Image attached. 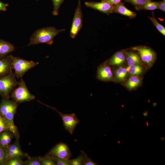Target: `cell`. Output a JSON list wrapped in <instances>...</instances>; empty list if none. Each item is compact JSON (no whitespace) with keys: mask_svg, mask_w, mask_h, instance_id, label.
<instances>
[{"mask_svg":"<svg viewBox=\"0 0 165 165\" xmlns=\"http://www.w3.org/2000/svg\"><path fill=\"white\" fill-rule=\"evenodd\" d=\"M83 25L82 14L80 0L78 1L75 11L72 26L70 30V36L72 38H75Z\"/></svg>","mask_w":165,"mask_h":165,"instance_id":"cell-8","label":"cell"},{"mask_svg":"<svg viewBox=\"0 0 165 165\" xmlns=\"http://www.w3.org/2000/svg\"><path fill=\"white\" fill-rule=\"evenodd\" d=\"M128 73L127 68L121 67L116 69L115 72L116 80L119 82L124 81L126 79Z\"/></svg>","mask_w":165,"mask_h":165,"instance_id":"cell-18","label":"cell"},{"mask_svg":"<svg viewBox=\"0 0 165 165\" xmlns=\"http://www.w3.org/2000/svg\"><path fill=\"white\" fill-rule=\"evenodd\" d=\"M125 52L129 66L136 64H142V61L137 52L134 51H125Z\"/></svg>","mask_w":165,"mask_h":165,"instance_id":"cell-16","label":"cell"},{"mask_svg":"<svg viewBox=\"0 0 165 165\" xmlns=\"http://www.w3.org/2000/svg\"><path fill=\"white\" fill-rule=\"evenodd\" d=\"M97 78L98 79L104 81H108L113 80V74L107 61L105 62L98 67Z\"/></svg>","mask_w":165,"mask_h":165,"instance_id":"cell-11","label":"cell"},{"mask_svg":"<svg viewBox=\"0 0 165 165\" xmlns=\"http://www.w3.org/2000/svg\"><path fill=\"white\" fill-rule=\"evenodd\" d=\"M15 47L12 43L4 40L0 39V59L8 56V54L13 51Z\"/></svg>","mask_w":165,"mask_h":165,"instance_id":"cell-15","label":"cell"},{"mask_svg":"<svg viewBox=\"0 0 165 165\" xmlns=\"http://www.w3.org/2000/svg\"><path fill=\"white\" fill-rule=\"evenodd\" d=\"M7 149L11 150L20 155L21 156H24V154L21 151L18 144L16 143L9 145Z\"/></svg>","mask_w":165,"mask_h":165,"instance_id":"cell-29","label":"cell"},{"mask_svg":"<svg viewBox=\"0 0 165 165\" xmlns=\"http://www.w3.org/2000/svg\"><path fill=\"white\" fill-rule=\"evenodd\" d=\"M37 1H38V0H36Z\"/></svg>","mask_w":165,"mask_h":165,"instance_id":"cell-38","label":"cell"},{"mask_svg":"<svg viewBox=\"0 0 165 165\" xmlns=\"http://www.w3.org/2000/svg\"><path fill=\"white\" fill-rule=\"evenodd\" d=\"M24 162L20 157H16L8 160L6 165H22Z\"/></svg>","mask_w":165,"mask_h":165,"instance_id":"cell-28","label":"cell"},{"mask_svg":"<svg viewBox=\"0 0 165 165\" xmlns=\"http://www.w3.org/2000/svg\"><path fill=\"white\" fill-rule=\"evenodd\" d=\"M157 9H158V6L156 2L149 0L144 5L142 9L153 10Z\"/></svg>","mask_w":165,"mask_h":165,"instance_id":"cell-25","label":"cell"},{"mask_svg":"<svg viewBox=\"0 0 165 165\" xmlns=\"http://www.w3.org/2000/svg\"><path fill=\"white\" fill-rule=\"evenodd\" d=\"M7 152L8 160L15 157H20L21 156L19 154L16 153L11 150L7 149Z\"/></svg>","mask_w":165,"mask_h":165,"instance_id":"cell-34","label":"cell"},{"mask_svg":"<svg viewBox=\"0 0 165 165\" xmlns=\"http://www.w3.org/2000/svg\"><path fill=\"white\" fill-rule=\"evenodd\" d=\"M158 6V9L165 12V0H162L160 2H156Z\"/></svg>","mask_w":165,"mask_h":165,"instance_id":"cell-35","label":"cell"},{"mask_svg":"<svg viewBox=\"0 0 165 165\" xmlns=\"http://www.w3.org/2000/svg\"><path fill=\"white\" fill-rule=\"evenodd\" d=\"M17 86L13 90L11 94V97L14 101L17 103H21L35 99V96L30 93L25 81L22 78Z\"/></svg>","mask_w":165,"mask_h":165,"instance_id":"cell-3","label":"cell"},{"mask_svg":"<svg viewBox=\"0 0 165 165\" xmlns=\"http://www.w3.org/2000/svg\"><path fill=\"white\" fill-rule=\"evenodd\" d=\"M112 13H117L129 17L130 19L134 18L137 16L136 13L128 9L125 7L124 3L122 2L114 6Z\"/></svg>","mask_w":165,"mask_h":165,"instance_id":"cell-13","label":"cell"},{"mask_svg":"<svg viewBox=\"0 0 165 165\" xmlns=\"http://www.w3.org/2000/svg\"><path fill=\"white\" fill-rule=\"evenodd\" d=\"M9 5L8 3H4L0 1V11H6L7 7Z\"/></svg>","mask_w":165,"mask_h":165,"instance_id":"cell-37","label":"cell"},{"mask_svg":"<svg viewBox=\"0 0 165 165\" xmlns=\"http://www.w3.org/2000/svg\"><path fill=\"white\" fill-rule=\"evenodd\" d=\"M64 0H52L53 5V9L52 12L53 15L55 16L58 15L60 8Z\"/></svg>","mask_w":165,"mask_h":165,"instance_id":"cell-24","label":"cell"},{"mask_svg":"<svg viewBox=\"0 0 165 165\" xmlns=\"http://www.w3.org/2000/svg\"><path fill=\"white\" fill-rule=\"evenodd\" d=\"M141 64H136L127 67L128 73L131 75H137L141 74L143 72V69Z\"/></svg>","mask_w":165,"mask_h":165,"instance_id":"cell-19","label":"cell"},{"mask_svg":"<svg viewBox=\"0 0 165 165\" xmlns=\"http://www.w3.org/2000/svg\"><path fill=\"white\" fill-rule=\"evenodd\" d=\"M85 4L87 7L97 10L108 15L112 13L114 6L107 2L102 1L100 2H86L85 3Z\"/></svg>","mask_w":165,"mask_h":165,"instance_id":"cell-10","label":"cell"},{"mask_svg":"<svg viewBox=\"0 0 165 165\" xmlns=\"http://www.w3.org/2000/svg\"><path fill=\"white\" fill-rule=\"evenodd\" d=\"M141 83V79L137 75H132L128 80L125 86L131 90L139 86Z\"/></svg>","mask_w":165,"mask_h":165,"instance_id":"cell-17","label":"cell"},{"mask_svg":"<svg viewBox=\"0 0 165 165\" xmlns=\"http://www.w3.org/2000/svg\"><path fill=\"white\" fill-rule=\"evenodd\" d=\"M122 0H102L101 1L107 2L114 6L119 4Z\"/></svg>","mask_w":165,"mask_h":165,"instance_id":"cell-36","label":"cell"},{"mask_svg":"<svg viewBox=\"0 0 165 165\" xmlns=\"http://www.w3.org/2000/svg\"><path fill=\"white\" fill-rule=\"evenodd\" d=\"M126 60L125 51H121L115 53L107 62L109 66H120L123 64Z\"/></svg>","mask_w":165,"mask_h":165,"instance_id":"cell-14","label":"cell"},{"mask_svg":"<svg viewBox=\"0 0 165 165\" xmlns=\"http://www.w3.org/2000/svg\"><path fill=\"white\" fill-rule=\"evenodd\" d=\"M18 106L17 103L6 98H3L0 104V114L4 118L9 130L16 136L18 131L13 119Z\"/></svg>","mask_w":165,"mask_h":165,"instance_id":"cell-2","label":"cell"},{"mask_svg":"<svg viewBox=\"0 0 165 165\" xmlns=\"http://www.w3.org/2000/svg\"><path fill=\"white\" fill-rule=\"evenodd\" d=\"M126 2L132 4L135 9L138 10H142L144 5L149 0H123Z\"/></svg>","mask_w":165,"mask_h":165,"instance_id":"cell-20","label":"cell"},{"mask_svg":"<svg viewBox=\"0 0 165 165\" xmlns=\"http://www.w3.org/2000/svg\"><path fill=\"white\" fill-rule=\"evenodd\" d=\"M8 161L7 149L0 145V165H6Z\"/></svg>","mask_w":165,"mask_h":165,"instance_id":"cell-22","label":"cell"},{"mask_svg":"<svg viewBox=\"0 0 165 165\" xmlns=\"http://www.w3.org/2000/svg\"><path fill=\"white\" fill-rule=\"evenodd\" d=\"M40 163L41 165H56L52 156L48 154H47L45 157L41 158Z\"/></svg>","mask_w":165,"mask_h":165,"instance_id":"cell-23","label":"cell"},{"mask_svg":"<svg viewBox=\"0 0 165 165\" xmlns=\"http://www.w3.org/2000/svg\"><path fill=\"white\" fill-rule=\"evenodd\" d=\"M157 30L163 35L165 36V28L161 24L158 22L154 17V13L153 12L152 17L148 16Z\"/></svg>","mask_w":165,"mask_h":165,"instance_id":"cell-21","label":"cell"},{"mask_svg":"<svg viewBox=\"0 0 165 165\" xmlns=\"http://www.w3.org/2000/svg\"><path fill=\"white\" fill-rule=\"evenodd\" d=\"M8 130H9V129L6 121L2 116L0 114V133L2 132Z\"/></svg>","mask_w":165,"mask_h":165,"instance_id":"cell-31","label":"cell"},{"mask_svg":"<svg viewBox=\"0 0 165 165\" xmlns=\"http://www.w3.org/2000/svg\"><path fill=\"white\" fill-rule=\"evenodd\" d=\"M12 68L10 55L0 59V77L7 75L12 71Z\"/></svg>","mask_w":165,"mask_h":165,"instance_id":"cell-12","label":"cell"},{"mask_svg":"<svg viewBox=\"0 0 165 165\" xmlns=\"http://www.w3.org/2000/svg\"><path fill=\"white\" fill-rule=\"evenodd\" d=\"M83 151H81L80 155L77 158L73 160H69L68 162L70 165H82L83 157Z\"/></svg>","mask_w":165,"mask_h":165,"instance_id":"cell-26","label":"cell"},{"mask_svg":"<svg viewBox=\"0 0 165 165\" xmlns=\"http://www.w3.org/2000/svg\"><path fill=\"white\" fill-rule=\"evenodd\" d=\"M65 30L64 29H57L54 27H48L35 31L30 39L28 46L45 43L51 45L55 37Z\"/></svg>","mask_w":165,"mask_h":165,"instance_id":"cell-1","label":"cell"},{"mask_svg":"<svg viewBox=\"0 0 165 165\" xmlns=\"http://www.w3.org/2000/svg\"><path fill=\"white\" fill-rule=\"evenodd\" d=\"M41 158H29L24 162L23 164L26 165H40Z\"/></svg>","mask_w":165,"mask_h":165,"instance_id":"cell-27","label":"cell"},{"mask_svg":"<svg viewBox=\"0 0 165 165\" xmlns=\"http://www.w3.org/2000/svg\"><path fill=\"white\" fill-rule=\"evenodd\" d=\"M48 154L67 160L70 159L72 155L68 146L64 143H60L56 145Z\"/></svg>","mask_w":165,"mask_h":165,"instance_id":"cell-9","label":"cell"},{"mask_svg":"<svg viewBox=\"0 0 165 165\" xmlns=\"http://www.w3.org/2000/svg\"><path fill=\"white\" fill-rule=\"evenodd\" d=\"M0 145L2 147L6 149L9 147L6 140V131L2 132L0 134Z\"/></svg>","mask_w":165,"mask_h":165,"instance_id":"cell-30","label":"cell"},{"mask_svg":"<svg viewBox=\"0 0 165 165\" xmlns=\"http://www.w3.org/2000/svg\"><path fill=\"white\" fill-rule=\"evenodd\" d=\"M10 55L12 60V68L14 69V74L18 79L21 78L26 72L39 64L38 62L28 61Z\"/></svg>","mask_w":165,"mask_h":165,"instance_id":"cell-4","label":"cell"},{"mask_svg":"<svg viewBox=\"0 0 165 165\" xmlns=\"http://www.w3.org/2000/svg\"><path fill=\"white\" fill-rule=\"evenodd\" d=\"M83 157L82 161L83 165H96L97 164L93 161L83 152Z\"/></svg>","mask_w":165,"mask_h":165,"instance_id":"cell-33","label":"cell"},{"mask_svg":"<svg viewBox=\"0 0 165 165\" xmlns=\"http://www.w3.org/2000/svg\"><path fill=\"white\" fill-rule=\"evenodd\" d=\"M130 49L137 52L142 62L148 66H151L156 58L155 51L150 48L146 46H138L130 48Z\"/></svg>","mask_w":165,"mask_h":165,"instance_id":"cell-6","label":"cell"},{"mask_svg":"<svg viewBox=\"0 0 165 165\" xmlns=\"http://www.w3.org/2000/svg\"><path fill=\"white\" fill-rule=\"evenodd\" d=\"M51 156L54 160L56 164L57 165H70L68 160L55 156Z\"/></svg>","mask_w":165,"mask_h":165,"instance_id":"cell-32","label":"cell"},{"mask_svg":"<svg viewBox=\"0 0 165 165\" xmlns=\"http://www.w3.org/2000/svg\"><path fill=\"white\" fill-rule=\"evenodd\" d=\"M40 103L50 108L57 112L61 117L63 120V125L65 129L71 134H72L76 127L79 123V121L76 116L74 113L64 114L59 111L56 108L50 106L38 101Z\"/></svg>","mask_w":165,"mask_h":165,"instance_id":"cell-7","label":"cell"},{"mask_svg":"<svg viewBox=\"0 0 165 165\" xmlns=\"http://www.w3.org/2000/svg\"><path fill=\"white\" fill-rule=\"evenodd\" d=\"M19 83L12 71L7 75L0 77V95L3 98L9 99L12 91Z\"/></svg>","mask_w":165,"mask_h":165,"instance_id":"cell-5","label":"cell"}]
</instances>
